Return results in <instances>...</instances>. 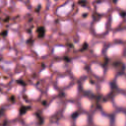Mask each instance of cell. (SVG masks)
Masks as SVG:
<instances>
[{"instance_id": "1", "label": "cell", "mask_w": 126, "mask_h": 126, "mask_svg": "<svg viewBox=\"0 0 126 126\" xmlns=\"http://www.w3.org/2000/svg\"><path fill=\"white\" fill-rule=\"evenodd\" d=\"M125 48L126 47H125L124 43L114 41V42L110 43L109 45H107L104 48L103 52L106 55V57H108V58H116L125 53Z\"/></svg>"}, {"instance_id": "2", "label": "cell", "mask_w": 126, "mask_h": 126, "mask_svg": "<svg viewBox=\"0 0 126 126\" xmlns=\"http://www.w3.org/2000/svg\"><path fill=\"white\" fill-rule=\"evenodd\" d=\"M75 8V1L74 0H66L64 1L62 4L58 5L55 8V15L61 19H65L67 18L69 15L72 14V12L74 11Z\"/></svg>"}, {"instance_id": "3", "label": "cell", "mask_w": 126, "mask_h": 126, "mask_svg": "<svg viewBox=\"0 0 126 126\" xmlns=\"http://www.w3.org/2000/svg\"><path fill=\"white\" fill-rule=\"evenodd\" d=\"M91 122L94 126H111V117L101 110H95L91 116Z\"/></svg>"}, {"instance_id": "4", "label": "cell", "mask_w": 126, "mask_h": 126, "mask_svg": "<svg viewBox=\"0 0 126 126\" xmlns=\"http://www.w3.org/2000/svg\"><path fill=\"white\" fill-rule=\"evenodd\" d=\"M92 30L94 35L100 36V35L105 34L107 31L109 30L107 17H99L96 21H94L92 26Z\"/></svg>"}, {"instance_id": "5", "label": "cell", "mask_w": 126, "mask_h": 126, "mask_svg": "<svg viewBox=\"0 0 126 126\" xmlns=\"http://www.w3.org/2000/svg\"><path fill=\"white\" fill-rule=\"evenodd\" d=\"M108 15H109V17L107 18V20H108V28H109V30L115 31V30L119 29L120 26L124 23V16L118 10L110 11V13Z\"/></svg>"}, {"instance_id": "6", "label": "cell", "mask_w": 126, "mask_h": 126, "mask_svg": "<svg viewBox=\"0 0 126 126\" xmlns=\"http://www.w3.org/2000/svg\"><path fill=\"white\" fill-rule=\"evenodd\" d=\"M94 13L99 17H106L111 11V3L108 0H97L94 4Z\"/></svg>"}, {"instance_id": "7", "label": "cell", "mask_w": 126, "mask_h": 126, "mask_svg": "<svg viewBox=\"0 0 126 126\" xmlns=\"http://www.w3.org/2000/svg\"><path fill=\"white\" fill-rule=\"evenodd\" d=\"M61 104H62V102H61V99L60 98H54V99H52L46 105V107L43 109V114L45 116H48V117L53 116L61 108Z\"/></svg>"}, {"instance_id": "8", "label": "cell", "mask_w": 126, "mask_h": 126, "mask_svg": "<svg viewBox=\"0 0 126 126\" xmlns=\"http://www.w3.org/2000/svg\"><path fill=\"white\" fill-rule=\"evenodd\" d=\"M111 101L113 102L117 110H126V93L125 92L116 93L112 96Z\"/></svg>"}, {"instance_id": "9", "label": "cell", "mask_w": 126, "mask_h": 126, "mask_svg": "<svg viewBox=\"0 0 126 126\" xmlns=\"http://www.w3.org/2000/svg\"><path fill=\"white\" fill-rule=\"evenodd\" d=\"M71 73L76 78L84 77L86 75V68H85L84 62H82L79 59L74 60L72 62V66H71Z\"/></svg>"}, {"instance_id": "10", "label": "cell", "mask_w": 126, "mask_h": 126, "mask_svg": "<svg viewBox=\"0 0 126 126\" xmlns=\"http://www.w3.org/2000/svg\"><path fill=\"white\" fill-rule=\"evenodd\" d=\"M111 117V126H126V111L116 110Z\"/></svg>"}, {"instance_id": "11", "label": "cell", "mask_w": 126, "mask_h": 126, "mask_svg": "<svg viewBox=\"0 0 126 126\" xmlns=\"http://www.w3.org/2000/svg\"><path fill=\"white\" fill-rule=\"evenodd\" d=\"M78 107L79 106L76 102H74L73 100H68L62 107V115L65 118H69L78 111Z\"/></svg>"}, {"instance_id": "12", "label": "cell", "mask_w": 126, "mask_h": 126, "mask_svg": "<svg viewBox=\"0 0 126 126\" xmlns=\"http://www.w3.org/2000/svg\"><path fill=\"white\" fill-rule=\"evenodd\" d=\"M89 70L90 72L96 78L98 79H102L104 78V75H105V68L99 64L98 62H92L90 65H89Z\"/></svg>"}, {"instance_id": "13", "label": "cell", "mask_w": 126, "mask_h": 126, "mask_svg": "<svg viewBox=\"0 0 126 126\" xmlns=\"http://www.w3.org/2000/svg\"><path fill=\"white\" fill-rule=\"evenodd\" d=\"M74 126H89L91 122V116L88 112H80L74 118Z\"/></svg>"}, {"instance_id": "14", "label": "cell", "mask_w": 126, "mask_h": 126, "mask_svg": "<svg viewBox=\"0 0 126 126\" xmlns=\"http://www.w3.org/2000/svg\"><path fill=\"white\" fill-rule=\"evenodd\" d=\"M25 95L30 100H37L41 96V92L35 86H29L25 90Z\"/></svg>"}, {"instance_id": "15", "label": "cell", "mask_w": 126, "mask_h": 126, "mask_svg": "<svg viewBox=\"0 0 126 126\" xmlns=\"http://www.w3.org/2000/svg\"><path fill=\"white\" fill-rule=\"evenodd\" d=\"M77 104L85 112H88L93 108V101L88 95H81L79 97V102Z\"/></svg>"}, {"instance_id": "16", "label": "cell", "mask_w": 126, "mask_h": 126, "mask_svg": "<svg viewBox=\"0 0 126 126\" xmlns=\"http://www.w3.org/2000/svg\"><path fill=\"white\" fill-rule=\"evenodd\" d=\"M81 87L83 89V91L87 94H95L97 93V87L94 83H93L90 79H85L83 80Z\"/></svg>"}, {"instance_id": "17", "label": "cell", "mask_w": 126, "mask_h": 126, "mask_svg": "<svg viewBox=\"0 0 126 126\" xmlns=\"http://www.w3.org/2000/svg\"><path fill=\"white\" fill-rule=\"evenodd\" d=\"M113 80H114V85L119 90V92L126 93V74L125 73L117 74Z\"/></svg>"}, {"instance_id": "18", "label": "cell", "mask_w": 126, "mask_h": 126, "mask_svg": "<svg viewBox=\"0 0 126 126\" xmlns=\"http://www.w3.org/2000/svg\"><path fill=\"white\" fill-rule=\"evenodd\" d=\"M64 94L69 100L76 98L79 94V86L77 84H71L69 87L64 89Z\"/></svg>"}, {"instance_id": "19", "label": "cell", "mask_w": 126, "mask_h": 126, "mask_svg": "<svg viewBox=\"0 0 126 126\" xmlns=\"http://www.w3.org/2000/svg\"><path fill=\"white\" fill-rule=\"evenodd\" d=\"M34 53L39 56V57H44L47 55L49 49H48V46L45 44V43H42V42H36L33 44V47H32Z\"/></svg>"}, {"instance_id": "20", "label": "cell", "mask_w": 126, "mask_h": 126, "mask_svg": "<svg viewBox=\"0 0 126 126\" xmlns=\"http://www.w3.org/2000/svg\"><path fill=\"white\" fill-rule=\"evenodd\" d=\"M72 84V79L67 74H62L56 79V86L61 89H66Z\"/></svg>"}, {"instance_id": "21", "label": "cell", "mask_w": 126, "mask_h": 126, "mask_svg": "<svg viewBox=\"0 0 126 126\" xmlns=\"http://www.w3.org/2000/svg\"><path fill=\"white\" fill-rule=\"evenodd\" d=\"M111 90H112L111 83H110L109 81H107V80H102V81L99 83L98 87H97V92H98L101 95H103V96L108 95V94L111 93Z\"/></svg>"}, {"instance_id": "22", "label": "cell", "mask_w": 126, "mask_h": 126, "mask_svg": "<svg viewBox=\"0 0 126 126\" xmlns=\"http://www.w3.org/2000/svg\"><path fill=\"white\" fill-rule=\"evenodd\" d=\"M73 28H74L73 21H72V20H69V19L63 20V21H61L60 24H59L60 32H61L63 34H69V33L73 31Z\"/></svg>"}, {"instance_id": "23", "label": "cell", "mask_w": 126, "mask_h": 126, "mask_svg": "<svg viewBox=\"0 0 126 126\" xmlns=\"http://www.w3.org/2000/svg\"><path fill=\"white\" fill-rule=\"evenodd\" d=\"M117 109L115 108L113 102L111 101V99H107V100H104L102 103H101V111L110 115V114H113Z\"/></svg>"}, {"instance_id": "24", "label": "cell", "mask_w": 126, "mask_h": 126, "mask_svg": "<svg viewBox=\"0 0 126 126\" xmlns=\"http://www.w3.org/2000/svg\"><path fill=\"white\" fill-rule=\"evenodd\" d=\"M51 69H52V71H54V72L63 74V73H65V72L67 71L68 66H67V64H66L64 61H55V62L52 63Z\"/></svg>"}, {"instance_id": "25", "label": "cell", "mask_w": 126, "mask_h": 126, "mask_svg": "<svg viewBox=\"0 0 126 126\" xmlns=\"http://www.w3.org/2000/svg\"><path fill=\"white\" fill-rule=\"evenodd\" d=\"M113 37L118 42H124L126 41V29H117L114 31Z\"/></svg>"}, {"instance_id": "26", "label": "cell", "mask_w": 126, "mask_h": 126, "mask_svg": "<svg viewBox=\"0 0 126 126\" xmlns=\"http://www.w3.org/2000/svg\"><path fill=\"white\" fill-rule=\"evenodd\" d=\"M65 52H66V47L64 45H61V44L54 45L53 48H52V54L54 56H61Z\"/></svg>"}, {"instance_id": "27", "label": "cell", "mask_w": 126, "mask_h": 126, "mask_svg": "<svg viewBox=\"0 0 126 126\" xmlns=\"http://www.w3.org/2000/svg\"><path fill=\"white\" fill-rule=\"evenodd\" d=\"M6 115L8 117V119H16L18 116H19V109L16 107V106H13V107H10L7 112H6Z\"/></svg>"}, {"instance_id": "28", "label": "cell", "mask_w": 126, "mask_h": 126, "mask_svg": "<svg viewBox=\"0 0 126 126\" xmlns=\"http://www.w3.org/2000/svg\"><path fill=\"white\" fill-rule=\"evenodd\" d=\"M114 4L119 12L126 14V0H114Z\"/></svg>"}, {"instance_id": "29", "label": "cell", "mask_w": 126, "mask_h": 126, "mask_svg": "<svg viewBox=\"0 0 126 126\" xmlns=\"http://www.w3.org/2000/svg\"><path fill=\"white\" fill-rule=\"evenodd\" d=\"M93 50H94V53L95 55H100L103 52V50H104V44L102 42H96L94 45Z\"/></svg>"}, {"instance_id": "30", "label": "cell", "mask_w": 126, "mask_h": 126, "mask_svg": "<svg viewBox=\"0 0 126 126\" xmlns=\"http://www.w3.org/2000/svg\"><path fill=\"white\" fill-rule=\"evenodd\" d=\"M31 3L32 6L38 7V6H41L43 4V0H31Z\"/></svg>"}, {"instance_id": "31", "label": "cell", "mask_w": 126, "mask_h": 126, "mask_svg": "<svg viewBox=\"0 0 126 126\" xmlns=\"http://www.w3.org/2000/svg\"><path fill=\"white\" fill-rule=\"evenodd\" d=\"M11 126H24V125H23V123H21V122H16V123L12 124Z\"/></svg>"}, {"instance_id": "32", "label": "cell", "mask_w": 126, "mask_h": 126, "mask_svg": "<svg viewBox=\"0 0 126 126\" xmlns=\"http://www.w3.org/2000/svg\"><path fill=\"white\" fill-rule=\"evenodd\" d=\"M4 3H5V1H4V0H0V8L4 5Z\"/></svg>"}, {"instance_id": "33", "label": "cell", "mask_w": 126, "mask_h": 126, "mask_svg": "<svg viewBox=\"0 0 126 126\" xmlns=\"http://www.w3.org/2000/svg\"><path fill=\"white\" fill-rule=\"evenodd\" d=\"M49 126H61L60 124H57V123H52V124H50Z\"/></svg>"}, {"instance_id": "34", "label": "cell", "mask_w": 126, "mask_h": 126, "mask_svg": "<svg viewBox=\"0 0 126 126\" xmlns=\"http://www.w3.org/2000/svg\"><path fill=\"white\" fill-rule=\"evenodd\" d=\"M124 23H125V25H126V14H125V16H124Z\"/></svg>"}, {"instance_id": "35", "label": "cell", "mask_w": 126, "mask_h": 126, "mask_svg": "<svg viewBox=\"0 0 126 126\" xmlns=\"http://www.w3.org/2000/svg\"><path fill=\"white\" fill-rule=\"evenodd\" d=\"M1 30H2V25H1V23H0V32H1Z\"/></svg>"}, {"instance_id": "36", "label": "cell", "mask_w": 126, "mask_h": 126, "mask_svg": "<svg viewBox=\"0 0 126 126\" xmlns=\"http://www.w3.org/2000/svg\"><path fill=\"white\" fill-rule=\"evenodd\" d=\"M125 74H126V66H125Z\"/></svg>"}, {"instance_id": "37", "label": "cell", "mask_w": 126, "mask_h": 126, "mask_svg": "<svg viewBox=\"0 0 126 126\" xmlns=\"http://www.w3.org/2000/svg\"><path fill=\"white\" fill-rule=\"evenodd\" d=\"M83 1H90V0H83Z\"/></svg>"}, {"instance_id": "38", "label": "cell", "mask_w": 126, "mask_h": 126, "mask_svg": "<svg viewBox=\"0 0 126 126\" xmlns=\"http://www.w3.org/2000/svg\"><path fill=\"white\" fill-rule=\"evenodd\" d=\"M125 54H126V48H125Z\"/></svg>"}]
</instances>
